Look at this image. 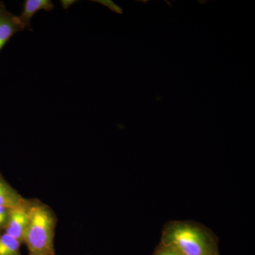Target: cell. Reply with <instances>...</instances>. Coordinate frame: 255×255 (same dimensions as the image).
<instances>
[{"instance_id": "obj_1", "label": "cell", "mask_w": 255, "mask_h": 255, "mask_svg": "<svg viewBox=\"0 0 255 255\" xmlns=\"http://www.w3.org/2000/svg\"><path fill=\"white\" fill-rule=\"evenodd\" d=\"M160 242L174 246L182 255H220L217 236L194 221H169L162 229Z\"/></svg>"}, {"instance_id": "obj_2", "label": "cell", "mask_w": 255, "mask_h": 255, "mask_svg": "<svg viewBox=\"0 0 255 255\" xmlns=\"http://www.w3.org/2000/svg\"><path fill=\"white\" fill-rule=\"evenodd\" d=\"M56 224V216L49 206L40 201H30L29 221L23 238L28 255H55Z\"/></svg>"}, {"instance_id": "obj_3", "label": "cell", "mask_w": 255, "mask_h": 255, "mask_svg": "<svg viewBox=\"0 0 255 255\" xmlns=\"http://www.w3.org/2000/svg\"><path fill=\"white\" fill-rule=\"evenodd\" d=\"M30 216V201L24 199L18 206L10 209L9 219L5 227L6 234L23 243Z\"/></svg>"}, {"instance_id": "obj_4", "label": "cell", "mask_w": 255, "mask_h": 255, "mask_svg": "<svg viewBox=\"0 0 255 255\" xmlns=\"http://www.w3.org/2000/svg\"><path fill=\"white\" fill-rule=\"evenodd\" d=\"M25 28L18 16L11 14L6 9L4 2L0 1V52L15 33Z\"/></svg>"}, {"instance_id": "obj_5", "label": "cell", "mask_w": 255, "mask_h": 255, "mask_svg": "<svg viewBox=\"0 0 255 255\" xmlns=\"http://www.w3.org/2000/svg\"><path fill=\"white\" fill-rule=\"evenodd\" d=\"M22 6V12L18 18L29 31H32L31 18L36 13L40 10L50 11L54 9V4L50 0H25Z\"/></svg>"}, {"instance_id": "obj_6", "label": "cell", "mask_w": 255, "mask_h": 255, "mask_svg": "<svg viewBox=\"0 0 255 255\" xmlns=\"http://www.w3.org/2000/svg\"><path fill=\"white\" fill-rule=\"evenodd\" d=\"M24 199L0 174V207L11 209L21 204Z\"/></svg>"}, {"instance_id": "obj_7", "label": "cell", "mask_w": 255, "mask_h": 255, "mask_svg": "<svg viewBox=\"0 0 255 255\" xmlns=\"http://www.w3.org/2000/svg\"><path fill=\"white\" fill-rule=\"evenodd\" d=\"M22 243L6 233L0 234V255H21Z\"/></svg>"}, {"instance_id": "obj_8", "label": "cell", "mask_w": 255, "mask_h": 255, "mask_svg": "<svg viewBox=\"0 0 255 255\" xmlns=\"http://www.w3.org/2000/svg\"><path fill=\"white\" fill-rule=\"evenodd\" d=\"M153 255H182L177 249L171 245L159 243L156 247Z\"/></svg>"}, {"instance_id": "obj_9", "label": "cell", "mask_w": 255, "mask_h": 255, "mask_svg": "<svg viewBox=\"0 0 255 255\" xmlns=\"http://www.w3.org/2000/svg\"><path fill=\"white\" fill-rule=\"evenodd\" d=\"M10 208L0 207V229L5 228L7 224Z\"/></svg>"}]
</instances>
